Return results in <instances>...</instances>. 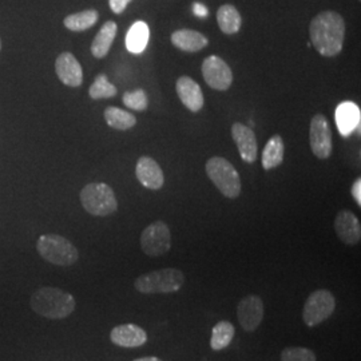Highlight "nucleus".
I'll use <instances>...</instances> for the list:
<instances>
[{"mask_svg": "<svg viewBox=\"0 0 361 361\" xmlns=\"http://www.w3.org/2000/svg\"><path fill=\"white\" fill-rule=\"evenodd\" d=\"M310 44L326 58H335L344 47L345 22L336 11H323L316 15L310 25Z\"/></svg>", "mask_w": 361, "mask_h": 361, "instance_id": "f257e3e1", "label": "nucleus"}, {"mask_svg": "<svg viewBox=\"0 0 361 361\" xmlns=\"http://www.w3.org/2000/svg\"><path fill=\"white\" fill-rule=\"evenodd\" d=\"M30 304L37 314L51 320L68 317L77 307L75 297L56 286L39 288L32 293Z\"/></svg>", "mask_w": 361, "mask_h": 361, "instance_id": "f03ea898", "label": "nucleus"}, {"mask_svg": "<svg viewBox=\"0 0 361 361\" xmlns=\"http://www.w3.org/2000/svg\"><path fill=\"white\" fill-rule=\"evenodd\" d=\"M39 256L56 267H71L79 259L75 245L59 234H43L37 243Z\"/></svg>", "mask_w": 361, "mask_h": 361, "instance_id": "7ed1b4c3", "label": "nucleus"}, {"mask_svg": "<svg viewBox=\"0 0 361 361\" xmlns=\"http://www.w3.org/2000/svg\"><path fill=\"white\" fill-rule=\"evenodd\" d=\"M83 209L95 217H107L118 210V201L113 188L107 183L94 182L86 185L79 194Z\"/></svg>", "mask_w": 361, "mask_h": 361, "instance_id": "20e7f679", "label": "nucleus"}, {"mask_svg": "<svg viewBox=\"0 0 361 361\" xmlns=\"http://www.w3.org/2000/svg\"><path fill=\"white\" fill-rule=\"evenodd\" d=\"M185 285V274L180 269L166 268L140 276L134 288L143 295L176 293Z\"/></svg>", "mask_w": 361, "mask_h": 361, "instance_id": "39448f33", "label": "nucleus"}, {"mask_svg": "<svg viewBox=\"0 0 361 361\" xmlns=\"http://www.w3.org/2000/svg\"><path fill=\"white\" fill-rule=\"evenodd\" d=\"M207 177L226 198H238L241 194V178L232 164L222 157H212L205 165Z\"/></svg>", "mask_w": 361, "mask_h": 361, "instance_id": "423d86ee", "label": "nucleus"}, {"mask_svg": "<svg viewBox=\"0 0 361 361\" xmlns=\"http://www.w3.org/2000/svg\"><path fill=\"white\" fill-rule=\"evenodd\" d=\"M336 310V298L328 289H317L310 293L302 310V322L313 328L328 320Z\"/></svg>", "mask_w": 361, "mask_h": 361, "instance_id": "0eeeda50", "label": "nucleus"}, {"mask_svg": "<svg viewBox=\"0 0 361 361\" xmlns=\"http://www.w3.org/2000/svg\"><path fill=\"white\" fill-rule=\"evenodd\" d=\"M142 252L149 257H159L166 255L171 247V233L168 224L155 221L141 234Z\"/></svg>", "mask_w": 361, "mask_h": 361, "instance_id": "6e6552de", "label": "nucleus"}, {"mask_svg": "<svg viewBox=\"0 0 361 361\" xmlns=\"http://www.w3.org/2000/svg\"><path fill=\"white\" fill-rule=\"evenodd\" d=\"M310 150L319 159H328L334 152V134L328 119L316 114L310 119Z\"/></svg>", "mask_w": 361, "mask_h": 361, "instance_id": "1a4fd4ad", "label": "nucleus"}, {"mask_svg": "<svg viewBox=\"0 0 361 361\" xmlns=\"http://www.w3.org/2000/svg\"><path fill=\"white\" fill-rule=\"evenodd\" d=\"M202 77L213 90L226 91L233 83L232 68L217 55H210L202 62Z\"/></svg>", "mask_w": 361, "mask_h": 361, "instance_id": "9d476101", "label": "nucleus"}, {"mask_svg": "<svg viewBox=\"0 0 361 361\" xmlns=\"http://www.w3.org/2000/svg\"><path fill=\"white\" fill-rule=\"evenodd\" d=\"M238 323L245 332H255L262 323L264 319V302L261 297L249 295L244 297L237 307Z\"/></svg>", "mask_w": 361, "mask_h": 361, "instance_id": "9b49d317", "label": "nucleus"}, {"mask_svg": "<svg viewBox=\"0 0 361 361\" xmlns=\"http://www.w3.org/2000/svg\"><path fill=\"white\" fill-rule=\"evenodd\" d=\"M55 73L59 80L68 87H80L83 83V70L74 54L65 51L55 61Z\"/></svg>", "mask_w": 361, "mask_h": 361, "instance_id": "f8f14e48", "label": "nucleus"}, {"mask_svg": "<svg viewBox=\"0 0 361 361\" xmlns=\"http://www.w3.org/2000/svg\"><path fill=\"white\" fill-rule=\"evenodd\" d=\"M335 232L343 244L356 245L361 240L360 221L353 212L340 210L335 219Z\"/></svg>", "mask_w": 361, "mask_h": 361, "instance_id": "ddd939ff", "label": "nucleus"}, {"mask_svg": "<svg viewBox=\"0 0 361 361\" xmlns=\"http://www.w3.org/2000/svg\"><path fill=\"white\" fill-rule=\"evenodd\" d=\"M232 137L243 161H245L246 164L256 162L258 145L255 131L240 122H235L232 126Z\"/></svg>", "mask_w": 361, "mask_h": 361, "instance_id": "4468645a", "label": "nucleus"}, {"mask_svg": "<svg viewBox=\"0 0 361 361\" xmlns=\"http://www.w3.org/2000/svg\"><path fill=\"white\" fill-rule=\"evenodd\" d=\"M176 91L180 102L188 110H190L192 113H198L200 110H202L205 104V97L201 86L193 78L186 75L178 78L176 83Z\"/></svg>", "mask_w": 361, "mask_h": 361, "instance_id": "2eb2a0df", "label": "nucleus"}, {"mask_svg": "<svg viewBox=\"0 0 361 361\" xmlns=\"http://www.w3.org/2000/svg\"><path fill=\"white\" fill-rule=\"evenodd\" d=\"M110 340L121 348H138L147 343V334L140 325L122 324L111 329Z\"/></svg>", "mask_w": 361, "mask_h": 361, "instance_id": "dca6fc26", "label": "nucleus"}, {"mask_svg": "<svg viewBox=\"0 0 361 361\" xmlns=\"http://www.w3.org/2000/svg\"><path fill=\"white\" fill-rule=\"evenodd\" d=\"M135 176L143 188L149 190H159L161 188H164V183H165L164 171L158 165V162L150 157L143 155L138 159L135 166Z\"/></svg>", "mask_w": 361, "mask_h": 361, "instance_id": "f3484780", "label": "nucleus"}, {"mask_svg": "<svg viewBox=\"0 0 361 361\" xmlns=\"http://www.w3.org/2000/svg\"><path fill=\"white\" fill-rule=\"evenodd\" d=\"M170 40L174 47L185 52L201 51L209 44V40L204 34L189 28L174 31L170 37Z\"/></svg>", "mask_w": 361, "mask_h": 361, "instance_id": "a211bd4d", "label": "nucleus"}, {"mask_svg": "<svg viewBox=\"0 0 361 361\" xmlns=\"http://www.w3.org/2000/svg\"><path fill=\"white\" fill-rule=\"evenodd\" d=\"M116 32H118V26L113 20L106 22L104 26L101 27V30L98 31V34L95 35V38L91 43V54L94 58L104 59V56H107L114 43Z\"/></svg>", "mask_w": 361, "mask_h": 361, "instance_id": "6ab92c4d", "label": "nucleus"}, {"mask_svg": "<svg viewBox=\"0 0 361 361\" xmlns=\"http://www.w3.org/2000/svg\"><path fill=\"white\" fill-rule=\"evenodd\" d=\"M336 122L341 135L348 137L352 131L360 126V110L356 104L344 102L336 110Z\"/></svg>", "mask_w": 361, "mask_h": 361, "instance_id": "aec40b11", "label": "nucleus"}, {"mask_svg": "<svg viewBox=\"0 0 361 361\" xmlns=\"http://www.w3.org/2000/svg\"><path fill=\"white\" fill-rule=\"evenodd\" d=\"M284 141L281 135L279 134L273 135L262 150V157H261L262 168L265 170L279 168L284 162Z\"/></svg>", "mask_w": 361, "mask_h": 361, "instance_id": "412c9836", "label": "nucleus"}, {"mask_svg": "<svg viewBox=\"0 0 361 361\" xmlns=\"http://www.w3.org/2000/svg\"><path fill=\"white\" fill-rule=\"evenodd\" d=\"M219 30L226 35H234L241 30L243 19L233 4H222L217 11Z\"/></svg>", "mask_w": 361, "mask_h": 361, "instance_id": "4be33fe9", "label": "nucleus"}, {"mask_svg": "<svg viewBox=\"0 0 361 361\" xmlns=\"http://www.w3.org/2000/svg\"><path fill=\"white\" fill-rule=\"evenodd\" d=\"M106 123L119 131L133 129L137 125V118L126 110H122L116 106H109L104 113Z\"/></svg>", "mask_w": 361, "mask_h": 361, "instance_id": "5701e85b", "label": "nucleus"}, {"mask_svg": "<svg viewBox=\"0 0 361 361\" xmlns=\"http://www.w3.org/2000/svg\"><path fill=\"white\" fill-rule=\"evenodd\" d=\"M150 38V30L145 22H135L126 35V47L133 54L145 51Z\"/></svg>", "mask_w": 361, "mask_h": 361, "instance_id": "b1692460", "label": "nucleus"}, {"mask_svg": "<svg viewBox=\"0 0 361 361\" xmlns=\"http://www.w3.org/2000/svg\"><path fill=\"white\" fill-rule=\"evenodd\" d=\"M98 19H99L98 11L91 8V10L80 11V13L67 15L63 20V25L67 30H70L73 32H82V31H86L91 27L95 26Z\"/></svg>", "mask_w": 361, "mask_h": 361, "instance_id": "393cba45", "label": "nucleus"}, {"mask_svg": "<svg viewBox=\"0 0 361 361\" xmlns=\"http://www.w3.org/2000/svg\"><path fill=\"white\" fill-rule=\"evenodd\" d=\"M235 336V328L231 322H219L213 326L212 338H210V348L216 352L224 350L232 344L233 338Z\"/></svg>", "mask_w": 361, "mask_h": 361, "instance_id": "a878e982", "label": "nucleus"}, {"mask_svg": "<svg viewBox=\"0 0 361 361\" xmlns=\"http://www.w3.org/2000/svg\"><path fill=\"white\" fill-rule=\"evenodd\" d=\"M118 90L113 83H110L109 78L106 74H99L95 78L94 83L91 85L89 89V95L91 99H109V98H114Z\"/></svg>", "mask_w": 361, "mask_h": 361, "instance_id": "bb28decb", "label": "nucleus"}, {"mask_svg": "<svg viewBox=\"0 0 361 361\" xmlns=\"http://www.w3.org/2000/svg\"><path fill=\"white\" fill-rule=\"evenodd\" d=\"M122 102L134 111H145L149 107V98L142 89L138 90L126 91L122 97Z\"/></svg>", "mask_w": 361, "mask_h": 361, "instance_id": "cd10ccee", "label": "nucleus"}, {"mask_svg": "<svg viewBox=\"0 0 361 361\" xmlns=\"http://www.w3.org/2000/svg\"><path fill=\"white\" fill-rule=\"evenodd\" d=\"M281 361H317V357L312 349L288 347L281 352Z\"/></svg>", "mask_w": 361, "mask_h": 361, "instance_id": "c85d7f7f", "label": "nucleus"}, {"mask_svg": "<svg viewBox=\"0 0 361 361\" xmlns=\"http://www.w3.org/2000/svg\"><path fill=\"white\" fill-rule=\"evenodd\" d=\"M131 1L133 0H109V6H110L113 13H116V15H121L128 8V6H129Z\"/></svg>", "mask_w": 361, "mask_h": 361, "instance_id": "c756f323", "label": "nucleus"}, {"mask_svg": "<svg viewBox=\"0 0 361 361\" xmlns=\"http://www.w3.org/2000/svg\"><path fill=\"white\" fill-rule=\"evenodd\" d=\"M350 193H352V197H353V200L356 201V204L361 207V180L360 178H357V180L353 182V185H352V188H350Z\"/></svg>", "mask_w": 361, "mask_h": 361, "instance_id": "7c9ffc66", "label": "nucleus"}, {"mask_svg": "<svg viewBox=\"0 0 361 361\" xmlns=\"http://www.w3.org/2000/svg\"><path fill=\"white\" fill-rule=\"evenodd\" d=\"M193 11L200 18H205V16H207V13H209L207 7L204 4H201V3H194Z\"/></svg>", "mask_w": 361, "mask_h": 361, "instance_id": "2f4dec72", "label": "nucleus"}, {"mask_svg": "<svg viewBox=\"0 0 361 361\" xmlns=\"http://www.w3.org/2000/svg\"><path fill=\"white\" fill-rule=\"evenodd\" d=\"M133 361H164L161 360V359H158V357H155V356H147V357H141V359H135V360Z\"/></svg>", "mask_w": 361, "mask_h": 361, "instance_id": "473e14b6", "label": "nucleus"}, {"mask_svg": "<svg viewBox=\"0 0 361 361\" xmlns=\"http://www.w3.org/2000/svg\"><path fill=\"white\" fill-rule=\"evenodd\" d=\"M0 51H1V39H0Z\"/></svg>", "mask_w": 361, "mask_h": 361, "instance_id": "72a5a7b5", "label": "nucleus"}]
</instances>
